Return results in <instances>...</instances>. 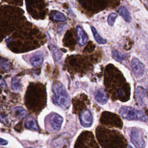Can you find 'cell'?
Listing matches in <instances>:
<instances>
[{
    "instance_id": "83f0119b",
    "label": "cell",
    "mask_w": 148,
    "mask_h": 148,
    "mask_svg": "<svg viewBox=\"0 0 148 148\" xmlns=\"http://www.w3.org/2000/svg\"><path fill=\"white\" fill-rule=\"evenodd\" d=\"M147 53H148V45L147 46Z\"/></svg>"
},
{
    "instance_id": "cb8c5ba5",
    "label": "cell",
    "mask_w": 148,
    "mask_h": 148,
    "mask_svg": "<svg viewBox=\"0 0 148 148\" xmlns=\"http://www.w3.org/2000/svg\"><path fill=\"white\" fill-rule=\"evenodd\" d=\"M66 27L65 24H61L60 25L58 28V32L59 34H60L61 32H62V31H63V29L65 28V27Z\"/></svg>"
},
{
    "instance_id": "ba28073f",
    "label": "cell",
    "mask_w": 148,
    "mask_h": 148,
    "mask_svg": "<svg viewBox=\"0 0 148 148\" xmlns=\"http://www.w3.org/2000/svg\"><path fill=\"white\" fill-rule=\"evenodd\" d=\"M76 36L79 44L80 46L84 45L88 40V36L84 31L79 25L76 27Z\"/></svg>"
},
{
    "instance_id": "484cf974",
    "label": "cell",
    "mask_w": 148,
    "mask_h": 148,
    "mask_svg": "<svg viewBox=\"0 0 148 148\" xmlns=\"http://www.w3.org/2000/svg\"><path fill=\"white\" fill-rule=\"evenodd\" d=\"M147 98H148V86L147 87Z\"/></svg>"
},
{
    "instance_id": "3957f363",
    "label": "cell",
    "mask_w": 148,
    "mask_h": 148,
    "mask_svg": "<svg viewBox=\"0 0 148 148\" xmlns=\"http://www.w3.org/2000/svg\"><path fill=\"white\" fill-rule=\"evenodd\" d=\"M87 10L98 12L106 8L107 0H78Z\"/></svg>"
},
{
    "instance_id": "4316f807",
    "label": "cell",
    "mask_w": 148,
    "mask_h": 148,
    "mask_svg": "<svg viewBox=\"0 0 148 148\" xmlns=\"http://www.w3.org/2000/svg\"><path fill=\"white\" fill-rule=\"evenodd\" d=\"M128 148H133V147H132L130 145H128Z\"/></svg>"
},
{
    "instance_id": "7402d4cb",
    "label": "cell",
    "mask_w": 148,
    "mask_h": 148,
    "mask_svg": "<svg viewBox=\"0 0 148 148\" xmlns=\"http://www.w3.org/2000/svg\"><path fill=\"white\" fill-rule=\"evenodd\" d=\"M95 47V45L93 44V43L92 42H89L87 45L86 47L85 48V50H87L88 51H91L94 49Z\"/></svg>"
},
{
    "instance_id": "4fadbf2b",
    "label": "cell",
    "mask_w": 148,
    "mask_h": 148,
    "mask_svg": "<svg viewBox=\"0 0 148 148\" xmlns=\"http://www.w3.org/2000/svg\"><path fill=\"white\" fill-rule=\"evenodd\" d=\"M118 12L120 14V16L123 17L125 21L130 23L131 21V17L130 13L127 9L124 6L119 7V8L118 9Z\"/></svg>"
},
{
    "instance_id": "ffe728a7",
    "label": "cell",
    "mask_w": 148,
    "mask_h": 148,
    "mask_svg": "<svg viewBox=\"0 0 148 148\" xmlns=\"http://www.w3.org/2000/svg\"><path fill=\"white\" fill-rule=\"evenodd\" d=\"M117 17V14L116 13H111L109 16H108V24L110 25V26H113L116 18Z\"/></svg>"
},
{
    "instance_id": "f1b7e54d",
    "label": "cell",
    "mask_w": 148,
    "mask_h": 148,
    "mask_svg": "<svg viewBox=\"0 0 148 148\" xmlns=\"http://www.w3.org/2000/svg\"><path fill=\"white\" fill-rule=\"evenodd\" d=\"M28 148H32V147H28Z\"/></svg>"
},
{
    "instance_id": "7c38bea8",
    "label": "cell",
    "mask_w": 148,
    "mask_h": 148,
    "mask_svg": "<svg viewBox=\"0 0 148 148\" xmlns=\"http://www.w3.org/2000/svg\"><path fill=\"white\" fill-rule=\"evenodd\" d=\"M25 127L31 130L37 131L38 130V125L35 119L33 117H28L27 119L25 124Z\"/></svg>"
},
{
    "instance_id": "ac0fdd59",
    "label": "cell",
    "mask_w": 148,
    "mask_h": 148,
    "mask_svg": "<svg viewBox=\"0 0 148 148\" xmlns=\"http://www.w3.org/2000/svg\"><path fill=\"white\" fill-rule=\"evenodd\" d=\"M53 19L56 21H65L66 20L65 16L61 12L56 11L52 14Z\"/></svg>"
},
{
    "instance_id": "9a60e30c",
    "label": "cell",
    "mask_w": 148,
    "mask_h": 148,
    "mask_svg": "<svg viewBox=\"0 0 148 148\" xmlns=\"http://www.w3.org/2000/svg\"><path fill=\"white\" fill-rule=\"evenodd\" d=\"M91 31H92V34L94 35V39H95V40L99 44H105L106 43V40L105 39H104L103 38H102L98 33V32L97 31L96 29L91 26Z\"/></svg>"
},
{
    "instance_id": "5bb4252c",
    "label": "cell",
    "mask_w": 148,
    "mask_h": 148,
    "mask_svg": "<svg viewBox=\"0 0 148 148\" xmlns=\"http://www.w3.org/2000/svg\"><path fill=\"white\" fill-rule=\"evenodd\" d=\"M14 114L18 118H24L27 115V111L22 107H16L13 109Z\"/></svg>"
},
{
    "instance_id": "603a6c76",
    "label": "cell",
    "mask_w": 148,
    "mask_h": 148,
    "mask_svg": "<svg viewBox=\"0 0 148 148\" xmlns=\"http://www.w3.org/2000/svg\"><path fill=\"white\" fill-rule=\"evenodd\" d=\"M1 65L2 68L5 71L8 70V69H9V63H8V62H6V61H5V60H2V61H1Z\"/></svg>"
},
{
    "instance_id": "52a82bcc",
    "label": "cell",
    "mask_w": 148,
    "mask_h": 148,
    "mask_svg": "<svg viewBox=\"0 0 148 148\" xmlns=\"http://www.w3.org/2000/svg\"><path fill=\"white\" fill-rule=\"evenodd\" d=\"M49 121L51 127L56 131L59 130L63 121L62 117L57 113H53L50 115Z\"/></svg>"
},
{
    "instance_id": "8fae6325",
    "label": "cell",
    "mask_w": 148,
    "mask_h": 148,
    "mask_svg": "<svg viewBox=\"0 0 148 148\" xmlns=\"http://www.w3.org/2000/svg\"><path fill=\"white\" fill-rule=\"evenodd\" d=\"M146 90L141 86H138L136 88V90L135 92V98L137 103H139V105L142 104L143 98L146 95Z\"/></svg>"
},
{
    "instance_id": "7a4b0ae2",
    "label": "cell",
    "mask_w": 148,
    "mask_h": 148,
    "mask_svg": "<svg viewBox=\"0 0 148 148\" xmlns=\"http://www.w3.org/2000/svg\"><path fill=\"white\" fill-rule=\"evenodd\" d=\"M119 113L123 118L129 120L147 121V117L142 110L130 106L121 107L119 109Z\"/></svg>"
},
{
    "instance_id": "8992f818",
    "label": "cell",
    "mask_w": 148,
    "mask_h": 148,
    "mask_svg": "<svg viewBox=\"0 0 148 148\" xmlns=\"http://www.w3.org/2000/svg\"><path fill=\"white\" fill-rule=\"evenodd\" d=\"M79 120L81 125L84 127H90L92 124V116L88 109L84 110L80 113Z\"/></svg>"
},
{
    "instance_id": "277c9868",
    "label": "cell",
    "mask_w": 148,
    "mask_h": 148,
    "mask_svg": "<svg viewBox=\"0 0 148 148\" xmlns=\"http://www.w3.org/2000/svg\"><path fill=\"white\" fill-rule=\"evenodd\" d=\"M130 139L132 143L136 148H144L145 142L142 135L141 132L135 128L131 129L130 134Z\"/></svg>"
},
{
    "instance_id": "d4e9b609",
    "label": "cell",
    "mask_w": 148,
    "mask_h": 148,
    "mask_svg": "<svg viewBox=\"0 0 148 148\" xmlns=\"http://www.w3.org/2000/svg\"><path fill=\"white\" fill-rule=\"evenodd\" d=\"M8 142L7 140H6L0 138V145H6L8 144Z\"/></svg>"
},
{
    "instance_id": "e0dca14e",
    "label": "cell",
    "mask_w": 148,
    "mask_h": 148,
    "mask_svg": "<svg viewBox=\"0 0 148 148\" xmlns=\"http://www.w3.org/2000/svg\"><path fill=\"white\" fill-rule=\"evenodd\" d=\"M112 53L113 57H114V58L116 61H119V62H121V61L125 60L126 56L125 54H122V53H120L119 51H118L117 50H113Z\"/></svg>"
},
{
    "instance_id": "5b68a950",
    "label": "cell",
    "mask_w": 148,
    "mask_h": 148,
    "mask_svg": "<svg viewBox=\"0 0 148 148\" xmlns=\"http://www.w3.org/2000/svg\"><path fill=\"white\" fill-rule=\"evenodd\" d=\"M131 67L132 71L138 78L142 77L145 73V68L144 64L138 58H134L131 61Z\"/></svg>"
},
{
    "instance_id": "6da1fadb",
    "label": "cell",
    "mask_w": 148,
    "mask_h": 148,
    "mask_svg": "<svg viewBox=\"0 0 148 148\" xmlns=\"http://www.w3.org/2000/svg\"><path fill=\"white\" fill-rule=\"evenodd\" d=\"M53 102L63 109H68L70 106V98L64 86L59 82H56L52 86Z\"/></svg>"
},
{
    "instance_id": "44dd1931",
    "label": "cell",
    "mask_w": 148,
    "mask_h": 148,
    "mask_svg": "<svg viewBox=\"0 0 148 148\" xmlns=\"http://www.w3.org/2000/svg\"><path fill=\"white\" fill-rule=\"evenodd\" d=\"M66 40L68 42H69V44L70 45H73L75 46V39L73 38V35L72 34V32H68L66 35Z\"/></svg>"
},
{
    "instance_id": "30bf717a",
    "label": "cell",
    "mask_w": 148,
    "mask_h": 148,
    "mask_svg": "<svg viewBox=\"0 0 148 148\" xmlns=\"http://www.w3.org/2000/svg\"><path fill=\"white\" fill-rule=\"evenodd\" d=\"M43 60L44 58L43 54L41 52L38 51L33 54L31 57L30 62L32 66L36 67L40 65L43 63Z\"/></svg>"
},
{
    "instance_id": "2e32d148",
    "label": "cell",
    "mask_w": 148,
    "mask_h": 148,
    "mask_svg": "<svg viewBox=\"0 0 148 148\" xmlns=\"http://www.w3.org/2000/svg\"><path fill=\"white\" fill-rule=\"evenodd\" d=\"M50 49L54 56L57 62L60 61L61 59V54L60 51H59V50L58 49V48L53 45H51L50 46Z\"/></svg>"
},
{
    "instance_id": "9c48e42d",
    "label": "cell",
    "mask_w": 148,
    "mask_h": 148,
    "mask_svg": "<svg viewBox=\"0 0 148 148\" xmlns=\"http://www.w3.org/2000/svg\"><path fill=\"white\" fill-rule=\"evenodd\" d=\"M94 98L96 101L101 105L105 104L108 101V97L102 89L96 90L94 94Z\"/></svg>"
},
{
    "instance_id": "d6986e66",
    "label": "cell",
    "mask_w": 148,
    "mask_h": 148,
    "mask_svg": "<svg viewBox=\"0 0 148 148\" xmlns=\"http://www.w3.org/2000/svg\"><path fill=\"white\" fill-rule=\"evenodd\" d=\"M11 85H12V87L14 90H20L21 86V84L20 83V81L17 78V77H14L12 79V83H11Z\"/></svg>"
}]
</instances>
